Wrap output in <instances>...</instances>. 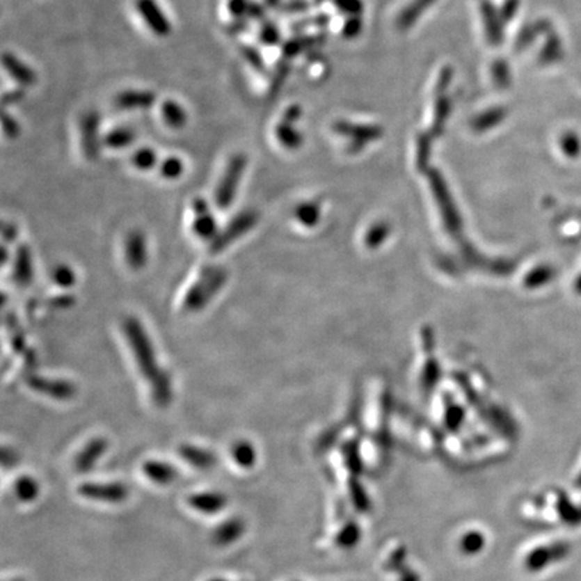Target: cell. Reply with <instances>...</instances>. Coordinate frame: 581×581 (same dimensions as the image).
<instances>
[{"mask_svg": "<svg viewBox=\"0 0 581 581\" xmlns=\"http://www.w3.org/2000/svg\"><path fill=\"white\" fill-rule=\"evenodd\" d=\"M122 333L132 351L141 377L150 386V393L158 406H167L174 397L170 374L158 361L154 343L141 321L129 317L122 323Z\"/></svg>", "mask_w": 581, "mask_h": 581, "instance_id": "obj_1", "label": "cell"}, {"mask_svg": "<svg viewBox=\"0 0 581 581\" xmlns=\"http://www.w3.org/2000/svg\"><path fill=\"white\" fill-rule=\"evenodd\" d=\"M228 282V271L218 265H207L200 271L198 279L186 292L182 307L186 312L197 314L206 308Z\"/></svg>", "mask_w": 581, "mask_h": 581, "instance_id": "obj_2", "label": "cell"}, {"mask_svg": "<svg viewBox=\"0 0 581 581\" xmlns=\"http://www.w3.org/2000/svg\"><path fill=\"white\" fill-rule=\"evenodd\" d=\"M246 164L248 159L244 154H234L228 161V166L221 177L214 194V200L221 210H226L232 206L239 191Z\"/></svg>", "mask_w": 581, "mask_h": 581, "instance_id": "obj_3", "label": "cell"}, {"mask_svg": "<svg viewBox=\"0 0 581 581\" xmlns=\"http://www.w3.org/2000/svg\"><path fill=\"white\" fill-rule=\"evenodd\" d=\"M257 213L253 210H242L230 222L221 229L217 236L210 241V252L221 253L226 250L232 244L240 240L242 236L249 233L257 223Z\"/></svg>", "mask_w": 581, "mask_h": 581, "instance_id": "obj_4", "label": "cell"}, {"mask_svg": "<svg viewBox=\"0 0 581 581\" xmlns=\"http://www.w3.org/2000/svg\"><path fill=\"white\" fill-rule=\"evenodd\" d=\"M82 498L108 504H120L129 497L128 487L121 481H85L79 487Z\"/></svg>", "mask_w": 581, "mask_h": 581, "instance_id": "obj_5", "label": "cell"}, {"mask_svg": "<svg viewBox=\"0 0 581 581\" xmlns=\"http://www.w3.org/2000/svg\"><path fill=\"white\" fill-rule=\"evenodd\" d=\"M135 8L154 35L166 38L171 34L173 24L157 0H135Z\"/></svg>", "mask_w": 581, "mask_h": 581, "instance_id": "obj_6", "label": "cell"}, {"mask_svg": "<svg viewBox=\"0 0 581 581\" xmlns=\"http://www.w3.org/2000/svg\"><path fill=\"white\" fill-rule=\"evenodd\" d=\"M26 382L31 390L43 395L46 397H50L53 400H72L77 393L76 385L67 380L47 379L38 374H31L26 379Z\"/></svg>", "mask_w": 581, "mask_h": 581, "instance_id": "obj_7", "label": "cell"}, {"mask_svg": "<svg viewBox=\"0 0 581 581\" xmlns=\"http://www.w3.org/2000/svg\"><path fill=\"white\" fill-rule=\"evenodd\" d=\"M81 147L85 158L95 161L100 154V115L95 111L86 112L80 122Z\"/></svg>", "mask_w": 581, "mask_h": 581, "instance_id": "obj_8", "label": "cell"}, {"mask_svg": "<svg viewBox=\"0 0 581 581\" xmlns=\"http://www.w3.org/2000/svg\"><path fill=\"white\" fill-rule=\"evenodd\" d=\"M124 259L134 271H141L148 261L147 239L141 230H132L124 241Z\"/></svg>", "mask_w": 581, "mask_h": 581, "instance_id": "obj_9", "label": "cell"}, {"mask_svg": "<svg viewBox=\"0 0 581 581\" xmlns=\"http://www.w3.org/2000/svg\"><path fill=\"white\" fill-rule=\"evenodd\" d=\"M1 65L8 76L15 81L22 88L33 86L38 81L37 72L30 67L26 62L20 60L14 53L4 51L1 56Z\"/></svg>", "mask_w": 581, "mask_h": 581, "instance_id": "obj_10", "label": "cell"}, {"mask_svg": "<svg viewBox=\"0 0 581 581\" xmlns=\"http://www.w3.org/2000/svg\"><path fill=\"white\" fill-rule=\"evenodd\" d=\"M108 449V440L104 438H93L88 441L74 458V468L79 472L92 471L105 455Z\"/></svg>", "mask_w": 581, "mask_h": 581, "instance_id": "obj_11", "label": "cell"}, {"mask_svg": "<svg viewBox=\"0 0 581 581\" xmlns=\"http://www.w3.org/2000/svg\"><path fill=\"white\" fill-rule=\"evenodd\" d=\"M157 93L147 89H125L116 95L115 104L124 111L150 109L157 104Z\"/></svg>", "mask_w": 581, "mask_h": 581, "instance_id": "obj_12", "label": "cell"}, {"mask_svg": "<svg viewBox=\"0 0 581 581\" xmlns=\"http://www.w3.org/2000/svg\"><path fill=\"white\" fill-rule=\"evenodd\" d=\"M13 280L20 287L26 288L34 280V261L30 248L26 244L18 246L13 264Z\"/></svg>", "mask_w": 581, "mask_h": 581, "instance_id": "obj_13", "label": "cell"}, {"mask_svg": "<svg viewBox=\"0 0 581 581\" xmlns=\"http://www.w3.org/2000/svg\"><path fill=\"white\" fill-rule=\"evenodd\" d=\"M228 504V498L218 491H200L191 494L189 506L200 514L214 516L221 513Z\"/></svg>", "mask_w": 581, "mask_h": 581, "instance_id": "obj_14", "label": "cell"}, {"mask_svg": "<svg viewBox=\"0 0 581 581\" xmlns=\"http://www.w3.org/2000/svg\"><path fill=\"white\" fill-rule=\"evenodd\" d=\"M141 471L148 481L157 486H170L178 478V470L168 461H147L143 464Z\"/></svg>", "mask_w": 581, "mask_h": 581, "instance_id": "obj_15", "label": "cell"}, {"mask_svg": "<svg viewBox=\"0 0 581 581\" xmlns=\"http://www.w3.org/2000/svg\"><path fill=\"white\" fill-rule=\"evenodd\" d=\"M178 454L182 461L197 470H210L217 464V456L210 449L196 444H182Z\"/></svg>", "mask_w": 581, "mask_h": 581, "instance_id": "obj_16", "label": "cell"}, {"mask_svg": "<svg viewBox=\"0 0 581 581\" xmlns=\"http://www.w3.org/2000/svg\"><path fill=\"white\" fill-rule=\"evenodd\" d=\"M245 533V522L241 518H229L226 521L221 522L220 525L213 532V542L217 546H229L234 542L239 541Z\"/></svg>", "mask_w": 581, "mask_h": 581, "instance_id": "obj_17", "label": "cell"}, {"mask_svg": "<svg viewBox=\"0 0 581 581\" xmlns=\"http://www.w3.org/2000/svg\"><path fill=\"white\" fill-rule=\"evenodd\" d=\"M481 17L483 24L486 30V38L490 45L500 46L503 40L502 33V22L500 14L494 10V7L488 1L481 3Z\"/></svg>", "mask_w": 581, "mask_h": 581, "instance_id": "obj_18", "label": "cell"}, {"mask_svg": "<svg viewBox=\"0 0 581 581\" xmlns=\"http://www.w3.org/2000/svg\"><path fill=\"white\" fill-rule=\"evenodd\" d=\"M161 115L166 125L173 129H181L186 125L189 119L184 106L178 101L171 100V99L161 102Z\"/></svg>", "mask_w": 581, "mask_h": 581, "instance_id": "obj_19", "label": "cell"}, {"mask_svg": "<svg viewBox=\"0 0 581 581\" xmlns=\"http://www.w3.org/2000/svg\"><path fill=\"white\" fill-rule=\"evenodd\" d=\"M436 0H413L401 11L397 18V27L400 30L411 29L428 7H431Z\"/></svg>", "mask_w": 581, "mask_h": 581, "instance_id": "obj_20", "label": "cell"}, {"mask_svg": "<svg viewBox=\"0 0 581 581\" xmlns=\"http://www.w3.org/2000/svg\"><path fill=\"white\" fill-rule=\"evenodd\" d=\"M136 141V132L129 127H118L104 135L102 144L111 150H122Z\"/></svg>", "mask_w": 581, "mask_h": 581, "instance_id": "obj_21", "label": "cell"}, {"mask_svg": "<svg viewBox=\"0 0 581 581\" xmlns=\"http://www.w3.org/2000/svg\"><path fill=\"white\" fill-rule=\"evenodd\" d=\"M191 228H193L194 234L200 240L212 241L220 232L217 220L214 218L210 210L196 214Z\"/></svg>", "mask_w": 581, "mask_h": 581, "instance_id": "obj_22", "label": "cell"}, {"mask_svg": "<svg viewBox=\"0 0 581 581\" xmlns=\"http://www.w3.org/2000/svg\"><path fill=\"white\" fill-rule=\"evenodd\" d=\"M40 486L38 481L33 477L24 475L18 478L14 483V494L22 503H31L37 501L40 497Z\"/></svg>", "mask_w": 581, "mask_h": 581, "instance_id": "obj_23", "label": "cell"}, {"mask_svg": "<svg viewBox=\"0 0 581 581\" xmlns=\"http://www.w3.org/2000/svg\"><path fill=\"white\" fill-rule=\"evenodd\" d=\"M275 136L281 145H284L285 148H291V150L301 147L303 143V135L294 127V124L287 122V121L281 120L275 127Z\"/></svg>", "mask_w": 581, "mask_h": 581, "instance_id": "obj_24", "label": "cell"}, {"mask_svg": "<svg viewBox=\"0 0 581 581\" xmlns=\"http://www.w3.org/2000/svg\"><path fill=\"white\" fill-rule=\"evenodd\" d=\"M233 461L241 468H250L256 461V449L248 440L236 441L232 447Z\"/></svg>", "mask_w": 581, "mask_h": 581, "instance_id": "obj_25", "label": "cell"}, {"mask_svg": "<svg viewBox=\"0 0 581 581\" xmlns=\"http://www.w3.org/2000/svg\"><path fill=\"white\" fill-rule=\"evenodd\" d=\"M506 116H507V111L503 106L491 108L486 112H481L479 116L475 118V120L472 122V128L479 132L488 131L490 128L500 125L502 121L506 119Z\"/></svg>", "mask_w": 581, "mask_h": 581, "instance_id": "obj_26", "label": "cell"}, {"mask_svg": "<svg viewBox=\"0 0 581 581\" xmlns=\"http://www.w3.org/2000/svg\"><path fill=\"white\" fill-rule=\"evenodd\" d=\"M337 131L346 135H351L357 139H374L381 135V128L374 125H363V124H353L342 121L335 125Z\"/></svg>", "mask_w": 581, "mask_h": 581, "instance_id": "obj_27", "label": "cell"}, {"mask_svg": "<svg viewBox=\"0 0 581 581\" xmlns=\"http://www.w3.org/2000/svg\"><path fill=\"white\" fill-rule=\"evenodd\" d=\"M321 40V37H312V35L295 37V38L288 40L282 43V46H281L282 56L285 58H294V57L299 56L304 50L310 49L311 46H314L315 43H318Z\"/></svg>", "mask_w": 581, "mask_h": 581, "instance_id": "obj_28", "label": "cell"}, {"mask_svg": "<svg viewBox=\"0 0 581 581\" xmlns=\"http://www.w3.org/2000/svg\"><path fill=\"white\" fill-rule=\"evenodd\" d=\"M132 164L139 171H150L155 168L161 161L158 158V154L151 147H141L138 148L132 155Z\"/></svg>", "mask_w": 581, "mask_h": 581, "instance_id": "obj_29", "label": "cell"}, {"mask_svg": "<svg viewBox=\"0 0 581 581\" xmlns=\"http://www.w3.org/2000/svg\"><path fill=\"white\" fill-rule=\"evenodd\" d=\"M184 173V161H182L180 157L171 155L164 158L159 163V174L161 178L167 181H175L181 178Z\"/></svg>", "mask_w": 581, "mask_h": 581, "instance_id": "obj_30", "label": "cell"}, {"mask_svg": "<svg viewBox=\"0 0 581 581\" xmlns=\"http://www.w3.org/2000/svg\"><path fill=\"white\" fill-rule=\"evenodd\" d=\"M240 53L242 58L255 72H257L260 74L266 73V65H265V61H264V57L261 56L259 49H256L255 46H250V45H241Z\"/></svg>", "mask_w": 581, "mask_h": 581, "instance_id": "obj_31", "label": "cell"}, {"mask_svg": "<svg viewBox=\"0 0 581 581\" xmlns=\"http://www.w3.org/2000/svg\"><path fill=\"white\" fill-rule=\"evenodd\" d=\"M259 40L264 46H276L281 42L279 27L272 20H264L259 30Z\"/></svg>", "mask_w": 581, "mask_h": 581, "instance_id": "obj_32", "label": "cell"}, {"mask_svg": "<svg viewBox=\"0 0 581 581\" xmlns=\"http://www.w3.org/2000/svg\"><path fill=\"white\" fill-rule=\"evenodd\" d=\"M51 280L54 281L61 288H70L76 284L77 276H76V272L69 265L62 264V265H57L53 269Z\"/></svg>", "mask_w": 581, "mask_h": 581, "instance_id": "obj_33", "label": "cell"}, {"mask_svg": "<svg viewBox=\"0 0 581 581\" xmlns=\"http://www.w3.org/2000/svg\"><path fill=\"white\" fill-rule=\"evenodd\" d=\"M449 108H451L449 100L445 96H439V99L435 104V111H433V129L435 131H440V128H443L444 122L449 115Z\"/></svg>", "mask_w": 581, "mask_h": 581, "instance_id": "obj_34", "label": "cell"}, {"mask_svg": "<svg viewBox=\"0 0 581 581\" xmlns=\"http://www.w3.org/2000/svg\"><path fill=\"white\" fill-rule=\"evenodd\" d=\"M0 121H1V128L4 135L8 139H15L20 135V125L18 120L6 109L3 108L1 111V116H0Z\"/></svg>", "mask_w": 581, "mask_h": 581, "instance_id": "obj_35", "label": "cell"}, {"mask_svg": "<svg viewBox=\"0 0 581 581\" xmlns=\"http://www.w3.org/2000/svg\"><path fill=\"white\" fill-rule=\"evenodd\" d=\"M493 79L500 88H507L510 83V70L506 61L498 60L493 63Z\"/></svg>", "mask_w": 581, "mask_h": 581, "instance_id": "obj_36", "label": "cell"}, {"mask_svg": "<svg viewBox=\"0 0 581 581\" xmlns=\"http://www.w3.org/2000/svg\"><path fill=\"white\" fill-rule=\"evenodd\" d=\"M17 321H11L8 323V330H10V340H11V344L14 347V350L20 354H26L27 353V343H26V338L23 331H20L19 327L15 324Z\"/></svg>", "mask_w": 581, "mask_h": 581, "instance_id": "obj_37", "label": "cell"}, {"mask_svg": "<svg viewBox=\"0 0 581 581\" xmlns=\"http://www.w3.org/2000/svg\"><path fill=\"white\" fill-rule=\"evenodd\" d=\"M249 6H250V0H228L226 3L228 13L233 19L246 18Z\"/></svg>", "mask_w": 581, "mask_h": 581, "instance_id": "obj_38", "label": "cell"}, {"mask_svg": "<svg viewBox=\"0 0 581 581\" xmlns=\"http://www.w3.org/2000/svg\"><path fill=\"white\" fill-rule=\"evenodd\" d=\"M334 3L343 14L350 17H358L363 10L361 0H334Z\"/></svg>", "mask_w": 581, "mask_h": 581, "instance_id": "obj_39", "label": "cell"}, {"mask_svg": "<svg viewBox=\"0 0 581 581\" xmlns=\"http://www.w3.org/2000/svg\"><path fill=\"white\" fill-rule=\"evenodd\" d=\"M24 97H26V89L20 86V88L11 89V90L3 93V96H1V106L7 109L8 106L15 105V104H18L20 101L24 100Z\"/></svg>", "mask_w": 581, "mask_h": 581, "instance_id": "obj_40", "label": "cell"}, {"mask_svg": "<svg viewBox=\"0 0 581 581\" xmlns=\"http://www.w3.org/2000/svg\"><path fill=\"white\" fill-rule=\"evenodd\" d=\"M327 22H328L327 15H318V17L308 18V19L301 20V22L295 23L292 26V29L299 31V30H304V29H308V27H321V26L327 24Z\"/></svg>", "mask_w": 581, "mask_h": 581, "instance_id": "obj_41", "label": "cell"}, {"mask_svg": "<svg viewBox=\"0 0 581 581\" xmlns=\"http://www.w3.org/2000/svg\"><path fill=\"white\" fill-rule=\"evenodd\" d=\"M361 19L358 17H351L343 26V35L347 38H354L361 33Z\"/></svg>", "mask_w": 581, "mask_h": 581, "instance_id": "obj_42", "label": "cell"}, {"mask_svg": "<svg viewBox=\"0 0 581 581\" xmlns=\"http://www.w3.org/2000/svg\"><path fill=\"white\" fill-rule=\"evenodd\" d=\"M249 23H250V19H248V18L233 19L226 26V30H228L229 34L237 35V34H241V33H245L249 29Z\"/></svg>", "mask_w": 581, "mask_h": 581, "instance_id": "obj_43", "label": "cell"}, {"mask_svg": "<svg viewBox=\"0 0 581 581\" xmlns=\"http://www.w3.org/2000/svg\"><path fill=\"white\" fill-rule=\"evenodd\" d=\"M301 115H303V109H301V105L294 104V105H289V106L284 111L281 120L287 121V122H291V124H295L296 121L301 119Z\"/></svg>", "mask_w": 581, "mask_h": 581, "instance_id": "obj_44", "label": "cell"}, {"mask_svg": "<svg viewBox=\"0 0 581 581\" xmlns=\"http://www.w3.org/2000/svg\"><path fill=\"white\" fill-rule=\"evenodd\" d=\"M517 7H518V0H507L503 4L501 13H500V17H501L503 23H506L507 20H510L514 17V14L517 11Z\"/></svg>", "mask_w": 581, "mask_h": 581, "instance_id": "obj_45", "label": "cell"}, {"mask_svg": "<svg viewBox=\"0 0 581 581\" xmlns=\"http://www.w3.org/2000/svg\"><path fill=\"white\" fill-rule=\"evenodd\" d=\"M264 17H265V7L257 1L250 0V6H249L246 18L250 20H261L264 19Z\"/></svg>", "mask_w": 581, "mask_h": 581, "instance_id": "obj_46", "label": "cell"}, {"mask_svg": "<svg viewBox=\"0 0 581 581\" xmlns=\"http://www.w3.org/2000/svg\"><path fill=\"white\" fill-rule=\"evenodd\" d=\"M308 8V3L305 0H291L282 6L284 13H303Z\"/></svg>", "mask_w": 581, "mask_h": 581, "instance_id": "obj_47", "label": "cell"}, {"mask_svg": "<svg viewBox=\"0 0 581 581\" xmlns=\"http://www.w3.org/2000/svg\"><path fill=\"white\" fill-rule=\"evenodd\" d=\"M17 233H18V230H17V226L15 225L7 223V222L3 223V228H1L3 240L13 242V241L15 240V237H17Z\"/></svg>", "mask_w": 581, "mask_h": 581, "instance_id": "obj_48", "label": "cell"}, {"mask_svg": "<svg viewBox=\"0 0 581 581\" xmlns=\"http://www.w3.org/2000/svg\"><path fill=\"white\" fill-rule=\"evenodd\" d=\"M451 76H452V70H451V67H444V69L441 70L440 76H439V80H438V85H436V90H438V93H441V92L445 89L447 83L451 81Z\"/></svg>", "mask_w": 581, "mask_h": 581, "instance_id": "obj_49", "label": "cell"}, {"mask_svg": "<svg viewBox=\"0 0 581 581\" xmlns=\"http://www.w3.org/2000/svg\"><path fill=\"white\" fill-rule=\"evenodd\" d=\"M264 3L269 8H276L280 4V0H264Z\"/></svg>", "mask_w": 581, "mask_h": 581, "instance_id": "obj_50", "label": "cell"}, {"mask_svg": "<svg viewBox=\"0 0 581 581\" xmlns=\"http://www.w3.org/2000/svg\"><path fill=\"white\" fill-rule=\"evenodd\" d=\"M209 581H228V580H225V579H212V580H209Z\"/></svg>", "mask_w": 581, "mask_h": 581, "instance_id": "obj_51", "label": "cell"}]
</instances>
